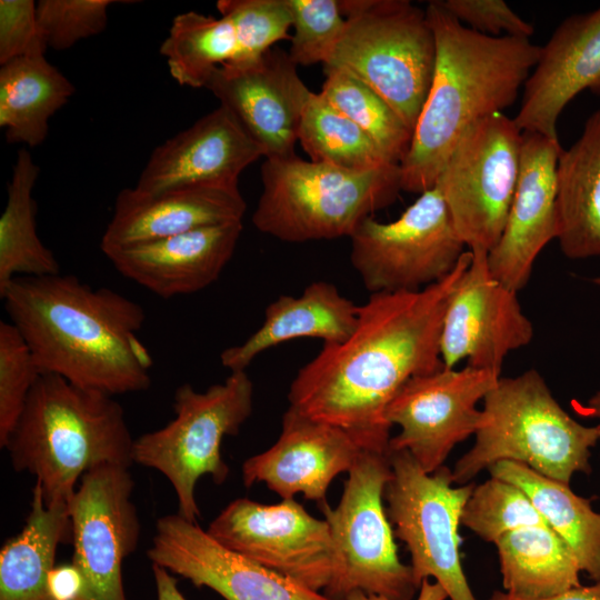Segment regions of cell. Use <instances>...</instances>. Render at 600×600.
<instances>
[{
    "label": "cell",
    "instance_id": "45",
    "mask_svg": "<svg viewBox=\"0 0 600 600\" xmlns=\"http://www.w3.org/2000/svg\"><path fill=\"white\" fill-rule=\"evenodd\" d=\"M157 600H187L180 592L177 579L167 569L152 564Z\"/></svg>",
    "mask_w": 600,
    "mask_h": 600
},
{
    "label": "cell",
    "instance_id": "1",
    "mask_svg": "<svg viewBox=\"0 0 600 600\" xmlns=\"http://www.w3.org/2000/svg\"><path fill=\"white\" fill-rule=\"evenodd\" d=\"M471 258L464 251L449 276L422 290L370 294L359 306L353 332L342 342L323 343L299 369L289 407L343 429L362 450L387 453L390 401L409 379L444 368L443 316Z\"/></svg>",
    "mask_w": 600,
    "mask_h": 600
},
{
    "label": "cell",
    "instance_id": "34",
    "mask_svg": "<svg viewBox=\"0 0 600 600\" xmlns=\"http://www.w3.org/2000/svg\"><path fill=\"white\" fill-rule=\"evenodd\" d=\"M321 94L359 126L397 164L409 151L413 131L372 88L346 69L324 67Z\"/></svg>",
    "mask_w": 600,
    "mask_h": 600
},
{
    "label": "cell",
    "instance_id": "41",
    "mask_svg": "<svg viewBox=\"0 0 600 600\" xmlns=\"http://www.w3.org/2000/svg\"><path fill=\"white\" fill-rule=\"evenodd\" d=\"M32 0H0V66L22 56L46 52Z\"/></svg>",
    "mask_w": 600,
    "mask_h": 600
},
{
    "label": "cell",
    "instance_id": "27",
    "mask_svg": "<svg viewBox=\"0 0 600 600\" xmlns=\"http://www.w3.org/2000/svg\"><path fill=\"white\" fill-rule=\"evenodd\" d=\"M22 530L0 551V600H52L48 577L61 542H72L69 504L46 506L38 483Z\"/></svg>",
    "mask_w": 600,
    "mask_h": 600
},
{
    "label": "cell",
    "instance_id": "19",
    "mask_svg": "<svg viewBox=\"0 0 600 600\" xmlns=\"http://www.w3.org/2000/svg\"><path fill=\"white\" fill-rule=\"evenodd\" d=\"M362 451L343 429L288 407L277 441L243 461V484L263 482L282 500L302 493L320 506L332 480L348 472Z\"/></svg>",
    "mask_w": 600,
    "mask_h": 600
},
{
    "label": "cell",
    "instance_id": "31",
    "mask_svg": "<svg viewBox=\"0 0 600 600\" xmlns=\"http://www.w3.org/2000/svg\"><path fill=\"white\" fill-rule=\"evenodd\" d=\"M40 168L20 149L8 183V198L0 217V290L18 277H42L60 272L53 252L37 233L33 187Z\"/></svg>",
    "mask_w": 600,
    "mask_h": 600
},
{
    "label": "cell",
    "instance_id": "10",
    "mask_svg": "<svg viewBox=\"0 0 600 600\" xmlns=\"http://www.w3.org/2000/svg\"><path fill=\"white\" fill-rule=\"evenodd\" d=\"M391 478L384 489L393 534L411 556L413 581L434 578L449 600H477L464 574L459 526L473 483L454 487L451 470L442 466L424 472L404 450H388Z\"/></svg>",
    "mask_w": 600,
    "mask_h": 600
},
{
    "label": "cell",
    "instance_id": "18",
    "mask_svg": "<svg viewBox=\"0 0 600 600\" xmlns=\"http://www.w3.org/2000/svg\"><path fill=\"white\" fill-rule=\"evenodd\" d=\"M152 564L208 587L226 600H330L223 547L179 513L158 519L147 551Z\"/></svg>",
    "mask_w": 600,
    "mask_h": 600
},
{
    "label": "cell",
    "instance_id": "26",
    "mask_svg": "<svg viewBox=\"0 0 600 600\" xmlns=\"http://www.w3.org/2000/svg\"><path fill=\"white\" fill-rule=\"evenodd\" d=\"M557 237L569 259L600 257V109L557 166Z\"/></svg>",
    "mask_w": 600,
    "mask_h": 600
},
{
    "label": "cell",
    "instance_id": "21",
    "mask_svg": "<svg viewBox=\"0 0 600 600\" xmlns=\"http://www.w3.org/2000/svg\"><path fill=\"white\" fill-rule=\"evenodd\" d=\"M522 89L516 126L559 140L557 122L566 106L583 90L600 94V7L556 28Z\"/></svg>",
    "mask_w": 600,
    "mask_h": 600
},
{
    "label": "cell",
    "instance_id": "23",
    "mask_svg": "<svg viewBox=\"0 0 600 600\" xmlns=\"http://www.w3.org/2000/svg\"><path fill=\"white\" fill-rule=\"evenodd\" d=\"M247 203L238 187L183 186L158 192L121 190L100 248L104 254L200 228L242 221Z\"/></svg>",
    "mask_w": 600,
    "mask_h": 600
},
{
    "label": "cell",
    "instance_id": "30",
    "mask_svg": "<svg viewBox=\"0 0 600 600\" xmlns=\"http://www.w3.org/2000/svg\"><path fill=\"white\" fill-rule=\"evenodd\" d=\"M488 470L491 477L524 491L547 526L570 548L581 571L600 580V513L590 500L576 494L569 484L519 462L499 461Z\"/></svg>",
    "mask_w": 600,
    "mask_h": 600
},
{
    "label": "cell",
    "instance_id": "16",
    "mask_svg": "<svg viewBox=\"0 0 600 600\" xmlns=\"http://www.w3.org/2000/svg\"><path fill=\"white\" fill-rule=\"evenodd\" d=\"M470 251L471 262L444 311L440 356L444 368L453 369L467 360V366L500 374L506 357L528 346L534 329L518 292L491 273L488 252Z\"/></svg>",
    "mask_w": 600,
    "mask_h": 600
},
{
    "label": "cell",
    "instance_id": "40",
    "mask_svg": "<svg viewBox=\"0 0 600 600\" xmlns=\"http://www.w3.org/2000/svg\"><path fill=\"white\" fill-rule=\"evenodd\" d=\"M462 24L489 37L530 39L531 23L520 18L502 0H438Z\"/></svg>",
    "mask_w": 600,
    "mask_h": 600
},
{
    "label": "cell",
    "instance_id": "32",
    "mask_svg": "<svg viewBox=\"0 0 600 600\" xmlns=\"http://www.w3.org/2000/svg\"><path fill=\"white\" fill-rule=\"evenodd\" d=\"M160 53L180 86L204 88L218 67L236 60L239 44L227 18L188 11L173 18Z\"/></svg>",
    "mask_w": 600,
    "mask_h": 600
},
{
    "label": "cell",
    "instance_id": "33",
    "mask_svg": "<svg viewBox=\"0 0 600 600\" xmlns=\"http://www.w3.org/2000/svg\"><path fill=\"white\" fill-rule=\"evenodd\" d=\"M298 141L311 161L346 170L368 171L393 163L359 126L320 92L312 93L304 109Z\"/></svg>",
    "mask_w": 600,
    "mask_h": 600
},
{
    "label": "cell",
    "instance_id": "42",
    "mask_svg": "<svg viewBox=\"0 0 600 600\" xmlns=\"http://www.w3.org/2000/svg\"><path fill=\"white\" fill-rule=\"evenodd\" d=\"M84 580L80 570L71 562L56 566L48 577V592L52 600H80Z\"/></svg>",
    "mask_w": 600,
    "mask_h": 600
},
{
    "label": "cell",
    "instance_id": "22",
    "mask_svg": "<svg viewBox=\"0 0 600 600\" xmlns=\"http://www.w3.org/2000/svg\"><path fill=\"white\" fill-rule=\"evenodd\" d=\"M260 157L258 143L219 106L154 148L134 188L158 192L183 186L238 187L241 172Z\"/></svg>",
    "mask_w": 600,
    "mask_h": 600
},
{
    "label": "cell",
    "instance_id": "5",
    "mask_svg": "<svg viewBox=\"0 0 600 600\" xmlns=\"http://www.w3.org/2000/svg\"><path fill=\"white\" fill-rule=\"evenodd\" d=\"M481 413L473 446L451 470L454 483H470L499 461L526 464L567 484L574 473L591 472L598 426L587 427L570 417L536 369L500 377L484 397Z\"/></svg>",
    "mask_w": 600,
    "mask_h": 600
},
{
    "label": "cell",
    "instance_id": "3",
    "mask_svg": "<svg viewBox=\"0 0 600 600\" xmlns=\"http://www.w3.org/2000/svg\"><path fill=\"white\" fill-rule=\"evenodd\" d=\"M426 13L436 38L434 71L399 164L401 190L419 194L436 186L467 129L514 103L541 50L530 39L476 32L438 0L429 2Z\"/></svg>",
    "mask_w": 600,
    "mask_h": 600
},
{
    "label": "cell",
    "instance_id": "24",
    "mask_svg": "<svg viewBox=\"0 0 600 600\" xmlns=\"http://www.w3.org/2000/svg\"><path fill=\"white\" fill-rule=\"evenodd\" d=\"M242 221L192 230L113 250L106 256L126 278L157 296L201 291L218 280L237 248Z\"/></svg>",
    "mask_w": 600,
    "mask_h": 600
},
{
    "label": "cell",
    "instance_id": "20",
    "mask_svg": "<svg viewBox=\"0 0 600 600\" xmlns=\"http://www.w3.org/2000/svg\"><path fill=\"white\" fill-rule=\"evenodd\" d=\"M559 140L522 132L520 171L507 222L488 252L491 273L516 292L530 280L542 249L557 237Z\"/></svg>",
    "mask_w": 600,
    "mask_h": 600
},
{
    "label": "cell",
    "instance_id": "12",
    "mask_svg": "<svg viewBox=\"0 0 600 600\" xmlns=\"http://www.w3.org/2000/svg\"><path fill=\"white\" fill-rule=\"evenodd\" d=\"M350 262L373 293L413 292L449 276L464 252L437 187L391 222L366 218L349 237Z\"/></svg>",
    "mask_w": 600,
    "mask_h": 600
},
{
    "label": "cell",
    "instance_id": "4",
    "mask_svg": "<svg viewBox=\"0 0 600 600\" xmlns=\"http://www.w3.org/2000/svg\"><path fill=\"white\" fill-rule=\"evenodd\" d=\"M133 444L113 396L42 373L4 448L14 470L33 474L46 506H52L69 504L77 482L92 468H130Z\"/></svg>",
    "mask_w": 600,
    "mask_h": 600
},
{
    "label": "cell",
    "instance_id": "46",
    "mask_svg": "<svg viewBox=\"0 0 600 600\" xmlns=\"http://www.w3.org/2000/svg\"><path fill=\"white\" fill-rule=\"evenodd\" d=\"M586 414L591 418L598 419L599 423L597 424L600 430V391L596 392L587 402V406L583 408Z\"/></svg>",
    "mask_w": 600,
    "mask_h": 600
},
{
    "label": "cell",
    "instance_id": "28",
    "mask_svg": "<svg viewBox=\"0 0 600 600\" xmlns=\"http://www.w3.org/2000/svg\"><path fill=\"white\" fill-rule=\"evenodd\" d=\"M74 93V87L43 52L0 66V127L9 143L34 148L49 132L50 118Z\"/></svg>",
    "mask_w": 600,
    "mask_h": 600
},
{
    "label": "cell",
    "instance_id": "35",
    "mask_svg": "<svg viewBox=\"0 0 600 600\" xmlns=\"http://www.w3.org/2000/svg\"><path fill=\"white\" fill-rule=\"evenodd\" d=\"M461 524L491 543L520 528L547 526L524 491L493 477L474 486L463 508Z\"/></svg>",
    "mask_w": 600,
    "mask_h": 600
},
{
    "label": "cell",
    "instance_id": "47",
    "mask_svg": "<svg viewBox=\"0 0 600 600\" xmlns=\"http://www.w3.org/2000/svg\"><path fill=\"white\" fill-rule=\"evenodd\" d=\"M592 281H593V283L600 286V277L594 278Z\"/></svg>",
    "mask_w": 600,
    "mask_h": 600
},
{
    "label": "cell",
    "instance_id": "14",
    "mask_svg": "<svg viewBox=\"0 0 600 600\" xmlns=\"http://www.w3.org/2000/svg\"><path fill=\"white\" fill-rule=\"evenodd\" d=\"M499 378L466 366L409 379L386 409L387 422L400 427L388 450L408 451L424 472L433 473L458 443L476 434L482 417L478 403Z\"/></svg>",
    "mask_w": 600,
    "mask_h": 600
},
{
    "label": "cell",
    "instance_id": "25",
    "mask_svg": "<svg viewBox=\"0 0 600 600\" xmlns=\"http://www.w3.org/2000/svg\"><path fill=\"white\" fill-rule=\"evenodd\" d=\"M359 306L328 281H313L298 296H280L264 311L261 326L242 343L224 349L221 364L242 371L256 357L280 343L319 338L323 343L344 341L354 330Z\"/></svg>",
    "mask_w": 600,
    "mask_h": 600
},
{
    "label": "cell",
    "instance_id": "43",
    "mask_svg": "<svg viewBox=\"0 0 600 600\" xmlns=\"http://www.w3.org/2000/svg\"><path fill=\"white\" fill-rule=\"evenodd\" d=\"M488 600H520L510 597L504 591H494ZM537 600H600V580L591 586H580L571 588L559 594Z\"/></svg>",
    "mask_w": 600,
    "mask_h": 600
},
{
    "label": "cell",
    "instance_id": "13",
    "mask_svg": "<svg viewBox=\"0 0 600 600\" xmlns=\"http://www.w3.org/2000/svg\"><path fill=\"white\" fill-rule=\"evenodd\" d=\"M207 532L223 547L313 591H324L331 582L334 560L329 524L294 499L276 504L234 499Z\"/></svg>",
    "mask_w": 600,
    "mask_h": 600
},
{
    "label": "cell",
    "instance_id": "39",
    "mask_svg": "<svg viewBox=\"0 0 600 600\" xmlns=\"http://www.w3.org/2000/svg\"><path fill=\"white\" fill-rule=\"evenodd\" d=\"M111 0H40L36 6L41 42L57 51L101 33L108 23Z\"/></svg>",
    "mask_w": 600,
    "mask_h": 600
},
{
    "label": "cell",
    "instance_id": "17",
    "mask_svg": "<svg viewBox=\"0 0 600 600\" xmlns=\"http://www.w3.org/2000/svg\"><path fill=\"white\" fill-rule=\"evenodd\" d=\"M287 51L271 48L254 60L218 67L204 88L240 122L264 159L289 158L312 91Z\"/></svg>",
    "mask_w": 600,
    "mask_h": 600
},
{
    "label": "cell",
    "instance_id": "11",
    "mask_svg": "<svg viewBox=\"0 0 600 600\" xmlns=\"http://www.w3.org/2000/svg\"><path fill=\"white\" fill-rule=\"evenodd\" d=\"M522 132L503 112L473 123L456 143L434 187L469 250L499 241L516 192Z\"/></svg>",
    "mask_w": 600,
    "mask_h": 600
},
{
    "label": "cell",
    "instance_id": "9",
    "mask_svg": "<svg viewBox=\"0 0 600 600\" xmlns=\"http://www.w3.org/2000/svg\"><path fill=\"white\" fill-rule=\"evenodd\" d=\"M391 473L388 452L363 450L348 471L338 506L320 504L333 546V576L324 590L330 600H346L353 591L411 600L418 590L411 567L398 556L382 502Z\"/></svg>",
    "mask_w": 600,
    "mask_h": 600
},
{
    "label": "cell",
    "instance_id": "44",
    "mask_svg": "<svg viewBox=\"0 0 600 600\" xmlns=\"http://www.w3.org/2000/svg\"><path fill=\"white\" fill-rule=\"evenodd\" d=\"M446 590L438 583L431 582L429 579L423 580L416 600H447ZM346 600H390L383 596L364 593L362 591L351 592Z\"/></svg>",
    "mask_w": 600,
    "mask_h": 600
},
{
    "label": "cell",
    "instance_id": "37",
    "mask_svg": "<svg viewBox=\"0 0 600 600\" xmlns=\"http://www.w3.org/2000/svg\"><path fill=\"white\" fill-rule=\"evenodd\" d=\"M19 330L0 321V447L4 448L27 399L41 376Z\"/></svg>",
    "mask_w": 600,
    "mask_h": 600
},
{
    "label": "cell",
    "instance_id": "8",
    "mask_svg": "<svg viewBox=\"0 0 600 600\" xmlns=\"http://www.w3.org/2000/svg\"><path fill=\"white\" fill-rule=\"evenodd\" d=\"M172 407L176 417L169 423L134 439L133 462L161 472L177 494L178 513L197 522L196 484L203 476L217 484L227 480L221 443L250 417L253 383L246 370L230 372L203 392L184 383L174 391Z\"/></svg>",
    "mask_w": 600,
    "mask_h": 600
},
{
    "label": "cell",
    "instance_id": "29",
    "mask_svg": "<svg viewBox=\"0 0 600 600\" xmlns=\"http://www.w3.org/2000/svg\"><path fill=\"white\" fill-rule=\"evenodd\" d=\"M504 592L520 600L544 599L580 587V566L548 526L510 531L496 542Z\"/></svg>",
    "mask_w": 600,
    "mask_h": 600
},
{
    "label": "cell",
    "instance_id": "6",
    "mask_svg": "<svg viewBox=\"0 0 600 600\" xmlns=\"http://www.w3.org/2000/svg\"><path fill=\"white\" fill-rule=\"evenodd\" d=\"M261 183L252 223L287 242L350 237L401 191L399 164L352 171L306 161L297 154L266 159Z\"/></svg>",
    "mask_w": 600,
    "mask_h": 600
},
{
    "label": "cell",
    "instance_id": "7",
    "mask_svg": "<svg viewBox=\"0 0 600 600\" xmlns=\"http://www.w3.org/2000/svg\"><path fill=\"white\" fill-rule=\"evenodd\" d=\"M343 33L326 66L342 68L380 94L413 131L436 64L426 10L408 0H339Z\"/></svg>",
    "mask_w": 600,
    "mask_h": 600
},
{
    "label": "cell",
    "instance_id": "38",
    "mask_svg": "<svg viewBox=\"0 0 600 600\" xmlns=\"http://www.w3.org/2000/svg\"><path fill=\"white\" fill-rule=\"evenodd\" d=\"M293 34L288 54L296 66L327 64L346 27L339 0H288Z\"/></svg>",
    "mask_w": 600,
    "mask_h": 600
},
{
    "label": "cell",
    "instance_id": "36",
    "mask_svg": "<svg viewBox=\"0 0 600 600\" xmlns=\"http://www.w3.org/2000/svg\"><path fill=\"white\" fill-rule=\"evenodd\" d=\"M217 9L231 22L239 44V53L231 62L254 60L276 42L291 38L288 0H219Z\"/></svg>",
    "mask_w": 600,
    "mask_h": 600
},
{
    "label": "cell",
    "instance_id": "15",
    "mask_svg": "<svg viewBox=\"0 0 600 600\" xmlns=\"http://www.w3.org/2000/svg\"><path fill=\"white\" fill-rule=\"evenodd\" d=\"M133 488L128 467L102 464L81 477L69 502L71 562L84 580L80 600H127L122 563L137 549L141 531Z\"/></svg>",
    "mask_w": 600,
    "mask_h": 600
},
{
    "label": "cell",
    "instance_id": "2",
    "mask_svg": "<svg viewBox=\"0 0 600 600\" xmlns=\"http://www.w3.org/2000/svg\"><path fill=\"white\" fill-rule=\"evenodd\" d=\"M41 371L110 396L148 390L153 364L137 333L142 306L71 274L18 277L0 290Z\"/></svg>",
    "mask_w": 600,
    "mask_h": 600
}]
</instances>
